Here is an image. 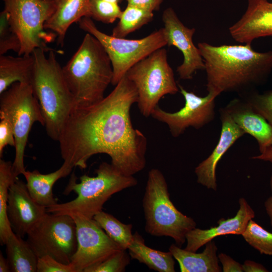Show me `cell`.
<instances>
[{"label":"cell","instance_id":"cell-28","mask_svg":"<svg viewBox=\"0 0 272 272\" xmlns=\"http://www.w3.org/2000/svg\"><path fill=\"white\" fill-rule=\"evenodd\" d=\"M93 219L122 249L127 250L133 239L132 224L122 223L113 215L103 211L97 213Z\"/></svg>","mask_w":272,"mask_h":272},{"label":"cell","instance_id":"cell-12","mask_svg":"<svg viewBox=\"0 0 272 272\" xmlns=\"http://www.w3.org/2000/svg\"><path fill=\"white\" fill-rule=\"evenodd\" d=\"M69 215L76 225L77 249L71 262L76 272H84L122 249L93 218L79 214Z\"/></svg>","mask_w":272,"mask_h":272},{"label":"cell","instance_id":"cell-41","mask_svg":"<svg viewBox=\"0 0 272 272\" xmlns=\"http://www.w3.org/2000/svg\"><path fill=\"white\" fill-rule=\"evenodd\" d=\"M248 7H252L258 5L259 4L266 2L267 0H247Z\"/></svg>","mask_w":272,"mask_h":272},{"label":"cell","instance_id":"cell-31","mask_svg":"<svg viewBox=\"0 0 272 272\" xmlns=\"http://www.w3.org/2000/svg\"><path fill=\"white\" fill-rule=\"evenodd\" d=\"M21 48L20 40L11 26L8 13L4 9L0 13V55L10 50L19 54Z\"/></svg>","mask_w":272,"mask_h":272},{"label":"cell","instance_id":"cell-10","mask_svg":"<svg viewBox=\"0 0 272 272\" xmlns=\"http://www.w3.org/2000/svg\"><path fill=\"white\" fill-rule=\"evenodd\" d=\"M11 26L18 36L21 48L18 55H30L37 48L45 51L56 37L46 32L44 24L54 11L53 0H3Z\"/></svg>","mask_w":272,"mask_h":272},{"label":"cell","instance_id":"cell-33","mask_svg":"<svg viewBox=\"0 0 272 272\" xmlns=\"http://www.w3.org/2000/svg\"><path fill=\"white\" fill-rule=\"evenodd\" d=\"M247 95L244 99L272 125V90L262 94L252 92Z\"/></svg>","mask_w":272,"mask_h":272},{"label":"cell","instance_id":"cell-4","mask_svg":"<svg viewBox=\"0 0 272 272\" xmlns=\"http://www.w3.org/2000/svg\"><path fill=\"white\" fill-rule=\"evenodd\" d=\"M45 52L37 48L32 53L35 63L30 85L39 102L46 133L58 141L75 104L54 50L48 55Z\"/></svg>","mask_w":272,"mask_h":272},{"label":"cell","instance_id":"cell-11","mask_svg":"<svg viewBox=\"0 0 272 272\" xmlns=\"http://www.w3.org/2000/svg\"><path fill=\"white\" fill-rule=\"evenodd\" d=\"M27 235L38 258L49 255L69 264L77 249L76 225L69 215L47 213Z\"/></svg>","mask_w":272,"mask_h":272},{"label":"cell","instance_id":"cell-30","mask_svg":"<svg viewBox=\"0 0 272 272\" xmlns=\"http://www.w3.org/2000/svg\"><path fill=\"white\" fill-rule=\"evenodd\" d=\"M122 11L118 3L106 0H90V18L106 24L119 19Z\"/></svg>","mask_w":272,"mask_h":272},{"label":"cell","instance_id":"cell-7","mask_svg":"<svg viewBox=\"0 0 272 272\" xmlns=\"http://www.w3.org/2000/svg\"><path fill=\"white\" fill-rule=\"evenodd\" d=\"M0 118L11 123L15 138V155L12 172L15 178L26 172L24 158L33 124L45 121L39 102L30 84L17 82L1 94Z\"/></svg>","mask_w":272,"mask_h":272},{"label":"cell","instance_id":"cell-43","mask_svg":"<svg viewBox=\"0 0 272 272\" xmlns=\"http://www.w3.org/2000/svg\"><path fill=\"white\" fill-rule=\"evenodd\" d=\"M106 1H109V2H114V3H120L122 0H106Z\"/></svg>","mask_w":272,"mask_h":272},{"label":"cell","instance_id":"cell-39","mask_svg":"<svg viewBox=\"0 0 272 272\" xmlns=\"http://www.w3.org/2000/svg\"><path fill=\"white\" fill-rule=\"evenodd\" d=\"M270 185L271 190V195L265 201L264 207L266 212L269 217L270 224L272 226V175L270 179Z\"/></svg>","mask_w":272,"mask_h":272},{"label":"cell","instance_id":"cell-9","mask_svg":"<svg viewBox=\"0 0 272 272\" xmlns=\"http://www.w3.org/2000/svg\"><path fill=\"white\" fill-rule=\"evenodd\" d=\"M79 26L97 38L105 49L112 64L113 75L111 84L114 86L134 64L167 45L163 28L141 39H127L101 31L90 17L82 18Z\"/></svg>","mask_w":272,"mask_h":272},{"label":"cell","instance_id":"cell-6","mask_svg":"<svg viewBox=\"0 0 272 272\" xmlns=\"http://www.w3.org/2000/svg\"><path fill=\"white\" fill-rule=\"evenodd\" d=\"M143 207L146 232L170 237L180 247L186 241L187 233L196 228L194 220L179 211L170 200L166 180L158 169L152 168L148 172Z\"/></svg>","mask_w":272,"mask_h":272},{"label":"cell","instance_id":"cell-36","mask_svg":"<svg viewBox=\"0 0 272 272\" xmlns=\"http://www.w3.org/2000/svg\"><path fill=\"white\" fill-rule=\"evenodd\" d=\"M218 258L223 265L224 272H243L242 265L237 262L230 256L221 253Z\"/></svg>","mask_w":272,"mask_h":272},{"label":"cell","instance_id":"cell-34","mask_svg":"<svg viewBox=\"0 0 272 272\" xmlns=\"http://www.w3.org/2000/svg\"><path fill=\"white\" fill-rule=\"evenodd\" d=\"M37 272H76L74 265L59 262L49 255L38 258Z\"/></svg>","mask_w":272,"mask_h":272},{"label":"cell","instance_id":"cell-29","mask_svg":"<svg viewBox=\"0 0 272 272\" xmlns=\"http://www.w3.org/2000/svg\"><path fill=\"white\" fill-rule=\"evenodd\" d=\"M245 240L261 254L272 256V233L252 219L242 234Z\"/></svg>","mask_w":272,"mask_h":272},{"label":"cell","instance_id":"cell-22","mask_svg":"<svg viewBox=\"0 0 272 272\" xmlns=\"http://www.w3.org/2000/svg\"><path fill=\"white\" fill-rule=\"evenodd\" d=\"M72 169L63 162L58 169L48 174H42L37 170L26 171L23 175L30 194L37 202L46 208L55 205L57 201L53 194V186L58 179L69 175Z\"/></svg>","mask_w":272,"mask_h":272},{"label":"cell","instance_id":"cell-15","mask_svg":"<svg viewBox=\"0 0 272 272\" xmlns=\"http://www.w3.org/2000/svg\"><path fill=\"white\" fill-rule=\"evenodd\" d=\"M46 208L30 194L26 183L18 178L9 188L7 215L13 231L24 238L46 214Z\"/></svg>","mask_w":272,"mask_h":272},{"label":"cell","instance_id":"cell-23","mask_svg":"<svg viewBox=\"0 0 272 272\" xmlns=\"http://www.w3.org/2000/svg\"><path fill=\"white\" fill-rule=\"evenodd\" d=\"M34 63L32 54L18 57L0 55V94L14 83L30 84Z\"/></svg>","mask_w":272,"mask_h":272},{"label":"cell","instance_id":"cell-20","mask_svg":"<svg viewBox=\"0 0 272 272\" xmlns=\"http://www.w3.org/2000/svg\"><path fill=\"white\" fill-rule=\"evenodd\" d=\"M54 11L44 24L45 29L54 33L63 46L69 28L84 17L90 18V0H53Z\"/></svg>","mask_w":272,"mask_h":272},{"label":"cell","instance_id":"cell-8","mask_svg":"<svg viewBox=\"0 0 272 272\" xmlns=\"http://www.w3.org/2000/svg\"><path fill=\"white\" fill-rule=\"evenodd\" d=\"M125 76L137 89L138 108L146 117L151 116L164 96L174 95L179 91L168 61L166 49L163 47L137 63Z\"/></svg>","mask_w":272,"mask_h":272},{"label":"cell","instance_id":"cell-37","mask_svg":"<svg viewBox=\"0 0 272 272\" xmlns=\"http://www.w3.org/2000/svg\"><path fill=\"white\" fill-rule=\"evenodd\" d=\"M164 0H126L127 5L138 7L154 12L160 8Z\"/></svg>","mask_w":272,"mask_h":272},{"label":"cell","instance_id":"cell-25","mask_svg":"<svg viewBox=\"0 0 272 272\" xmlns=\"http://www.w3.org/2000/svg\"><path fill=\"white\" fill-rule=\"evenodd\" d=\"M5 245L7 259L11 271H37L39 258L27 240L13 232Z\"/></svg>","mask_w":272,"mask_h":272},{"label":"cell","instance_id":"cell-26","mask_svg":"<svg viewBox=\"0 0 272 272\" xmlns=\"http://www.w3.org/2000/svg\"><path fill=\"white\" fill-rule=\"evenodd\" d=\"M12 163L0 160V243L4 245L13 232L7 215L9 188L18 178L12 172Z\"/></svg>","mask_w":272,"mask_h":272},{"label":"cell","instance_id":"cell-14","mask_svg":"<svg viewBox=\"0 0 272 272\" xmlns=\"http://www.w3.org/2000/svg\"><path fill=\"white\" fill-rule=\"evenodd\" d=\"M162 19L167 45L176 47L183 56V62L176 70L179 77L191 80L197 71L205 70L200 51L193 42L195 29L185 26L171 7L163 11Z\"/></svg>","mask_w":272,"mask_h":272},{"label":"cell","instance_id":"cell-21","mask_svg":"<svg viewBox=\"0 0 272 272\" xmlns=\"http://www.w3.org/2000/svg\"><path fill=\"white\" fill-rule=\"evenodd\" d=\"M205 245L203 252L199 253L181 249L174 244L170 245L169 251L179 263L181 272L221 271L215 242L212 240Z\"/></svg>","mask_w":272,"mask_h":272},{"label":"cell","instance_id":"cell-5","mask_svg":"<svg viewBox=\"0 0 272 272\" xmlns=\"http://www.w3.org/2000/svg\"><path fill=\"white\" fill-rule=\"evenodd\" d=\"M95 172L96 176H81L79 183L73 173L63 194L67 195L74 191L77 196L71 201L47 208V212L79 214L92 219L102 211L103 205L112 195L138 184L133 176L122 174L111 163H101Z\"/></svg>","mask_w":272,"mask_h":272},{"label":"cell","instance_id":"cell-38","mask_svg":"<svg viewBox=\"0 0 272 272\" xmlns=\"http://www.w3.org/2000/svg\"><path fill=\"white\" fill-rule=\"evenodd\" d=\"M243 271L245 272H265L268 271L262 265L254 261L247 260L242 264Z\"/></svg>","mask_w":272,"mask_h":272},{"label":"cell","instance_id":"cell-44","mask_svg":"<svg viewBox=\"0 0 272 272\" xmlns=\"http://www.w3.org/2000/svg\"><path fill=\"white\" fill-rule=\"evenodd\" d=\"M266 6L269 8L272 9V3H269L268 1L266 3Z\"/></svg>","mask_w":272,"mask_h":272},{"label":"cell","instance_id":"cell-27","mask_svg":"<svg viewBox=\"0 0 272 272\" xmlns=\"http://www.w3.org/2000/svg\"><path fill=\"white\" fill-rule=\"evenodd\" d=\"M154 12L130 5L122 11L119 21L113 29V36L124 38L152 21Z\"/></svg>","mask_w":272,"mask_h":272},{"label":"cell","instance_id":"cell-24","mask_svg":"<svg viewBox=\"0 0 272 272\" xmlns=\"http://www.w3.org/2000/svg\"><path fill=\"white\" fill-rule=\"evenodd\" d=\"M132 259L146 264L150 269L158 272H174L175 261L172 253L151 248L145 244L143 237L138 232L128 249Z\"/></svg>","mask_w":272,"mask_h":272},{"label":"cell","instance_id":"cell-17","mask_svg":"<svg viewBox=\"0 0 272 272\" xmlns=\"http://www.w3.org/2000/svg\"><path fill=\"white\" fill-rule=\"evenodd\" d=\"M240 208L235 217L218 221V226L202 230L195 228L186 235L187 242L185 249L197 250L215 237L227 234L242 235L249 221L255 217V213L244 198L239 200Z\"/></svg>","mask_w":272,"mask_h":272},{"label":"cell","instance_id":"cell-35","mask_svg":"<svg viewBox=\"0 0 272 272\" xmlns=\"http://www.w3.org/2000/svg\"><path fill=\"white\" fill-rule=\"evenodd\" d=\"M15 138L13 127L6 119L0 122V158L3 156L4 149L8 145L15 147Z\"/></svg>","mask_w":272,"mask_h":272},{"label":"cell","instance_id":"cell-32","mask_svg":"<svg viewBox=\"0 0 272 272\" xmlns=\"http://www.w3.org/2000/svg\"><path fill=\"white\" fill-rule=\"evenodd\" d=\"M130 256L121 249L102 262L86 268L84 272H123L129 264Z\"/></svg>","mask_w":272,"mask_h":272},{"label":"cell","instance_id":"cell-1","mask_svg":"<svg viewBox=\"0 0 272 272\" xmlns=\"http://www.w3.org/2000/svg\"><path fill=\"white\" fill-rule=\"evenodd\" d=\"M138 101L137 89L125 75L100 101L74 108L58 141L63 162L84 169L92 156L106 154L111 164L125 175L143 170L147 140L133 127L130 115Z\"/></svg>","mask_w":272,"mask_h":272},{"label":"cell","instance_id":"cell-2","mask_svg":"<svg viewBox=\"0 0 272 272\" xmlns=\"http://www.w3.org/2000/svg\"><path fill=\"white\" fill-rule=\"evenodd\" d=\"M197 47L205 63L207 89L217 97L226 92L248 94L264 83L272 71V50L257 52L251 44L199 42Z\"/></svg>","mask_w":272,"mask_h":272},{"label":"cell","instance_id":"cell-40","mask_svg":"<svg viewBox=\"0 0 272 272\" xmlns=\"http://www.w3.org/2000/svg\"><path fill=\"white\" fill-rule=\"evenodd\" d=\"M10 268L7 258L0 253V272H10Z\"/></svg>","mask_w":272,"mask_h":272},{"label":"cell","instance_id":"cell-3","mask_svg":"<svg viewBox=\"0 0 272 272\" xmlns=\"http://www.w3.org/2000/svg\"><path fill=\"white\" fill-rule=\"evenodd\" d=\"M75 107L94 104L104 98L113 78L110 59L101 43L87 33L79 47L62 67Z\"/></svg>","mask_w":272,"mask_h":272},{"label":"cell","instance_id":"cell-18","mask_svg":"<svg viewBox=\"0 0 272 272\" xmlns=\"http://www.w3.org/2000/svg\"><path fill=\"white\" fill-rule=\"evenodd\" d=\"M235 123L257 141L260 153L272 147V125L244 98H235L224 107Z\"/></svg>","mask_w":272,"mask_h":272},{"label":"cell","instance_id":"cell-42","mask_svg":"<svg viewBox=\"0 0 272 272\" xmlns=\"http://www.w3.org/2000/svg\"><path fill=\"white\" fill-rule=\"evenodd\" d=\"M262 159L272 163V148L263 156Z\"/></svg>","mask_w":272,"mask_h":272},{"label":"cell","instance_id":"cell-13","mask_svg":"<svg viewBox=\"0 0 272 272\" xmlns=\"http://www.w3.org/2000/svg\"><path fill=\"white\" fill-rule=\"evenodd\" d=\"M185 100L184 106L175 112H169L157 105L151 116L167 125L173 137H178L189 127L199 129L212 121L215 116V95L208 93L200 97L178 84Z\"/></svg>","mask_w":272,"mask_h":272},{"label":"cell","instance_id":"cell-16","mask_svg":"<svg viewBox=\"0 0 272 272\" xmlns=\"http://www.w3.org/2000/svg\"><path fill=\"white\" fill-rule=\"evenodd\" d=\"M222 124L219 141L210 156L195 169L198 183L216 190V168L223 156L239 138L245 134L232 120L224 108L220 109Z\"/></svg>","mask_w":272,"mask_h":272},{"label":"cell","instance_id":"cell-19","mask_svg":"<svg viewBox=\"0 0 272 272\" xmlns=\"http://www.w3.org/2000/svg\"><path fill=\"white\" fill-rule=\"evenodd\" d=\"M266 2L247 7L241 18L229 27L230 34L234 40L251 44L260 37L272 36V9L266 6Z\"/></svg>","mask_w":272,"mask_h":272}]
</instances>
